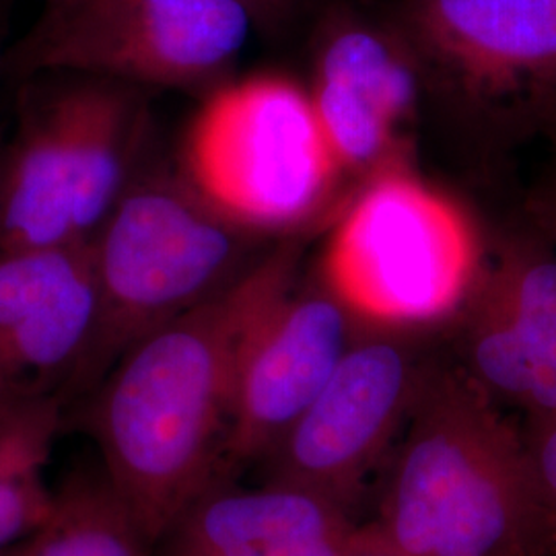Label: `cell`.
Wrapping results in <instances>:
<instances>
[{
  "mask_svg": "<svg viewBox=\"0 0 556 556\" xmlns=\"http://www.w3.org/2000/svg\"><path fill=\"white\" fill-rule=\"evenodd\" d=\"M298 270V245L268 248L227 287L139 338L91 392L87 425L103 477L153 546L217 482L245 342Z\"/></svg>",
  "mask_w": 556,
  "mask_h": 556,
  "instance_id": "6da1fadb",
  "label": "cell"
},
{
  "mask_svg": "<svg viewBox=\"0 0 556 556\" xmlns=\"http://www.w3.org/2000/svg\"><path fill=\"white\" fill-rule=\"evenodd\" d=\"M472 376H425L408 433L361 536L402 556L548 551L523 431Z\"/></svg>",
  "mask_w": 556,
  "mask_h": 556,
  "instance_id": "7a4b0ae2",
  "label": "cell"
},
{
  "mask_svg": "<svg viewBox=\"0 0 556 556\" xmlns=\"http://www.w3.org/2000/svg\"><path fill=\"white\" fill-rule=\"evenodd\" d=\"M184 178H135L89 243L96 332L68 404L89 396L139 338L211 298L268 250Z\"/></svg>",
  "mask_w": 556,
  "mask_h": 556,
  "instance_id": "3957f363",
  "label": "cell"
},
{
  "mask_svg": "<svg viewBox=\"0 0 556 556\" xmlns=\"http://www.w3.org/2000/svg\"><path fill=\"white\" fill-rule=\"evenodd\" d=\"M27 103L0 163V252L87 245L135 181L140 87L59 75Z\"/></svg>",
  "mask_w": 556,
  "mask_h": 556,
  "instance_id": "277c9868",
  "label": "cell"
},
{
  "mask_svg": "<svg viewBox=\"0 0 556 556\" xmlns=\"http://www.w3.org/2000/svg\"><path fill=\"white\" fill-rule=\"evenodd\" d=\"M480 273L470 217L397 155L369 172L321 260V282L361 328L402 334L456 316Z\"/></svg>",
  "mask_w": 556,
  "mask_h": 556,
  "instance_id": "5b68a950",
  "label": "cell"
},
{
  "mask_svg": "<svg viewBox=\"0 0 556 556\" xmlns=\"http://www.w3.org/2000/svg\"><path fill=\"white\" fill-rule=\"evenodd\" d=\"M181 174L223 215L275 238L318 213L342 169L309 91L262 73L215 85L188 128Z\"/></svg>",
  "mask_w": 556,
  "mask_h": 556,
  "instance_id": "8992f818",
  "label": "cell"
},
{
  "mask_svg": "<svg viewBox=\"0 0 556 556\" xmlns=\"http://www.w3.org/2000/svg\"><path fill=\"white\" fill-rule=\"evenodd\" d=\"M254 20L238 0H46L9 66L135 87L219 85Z\"/></svg>",
  "mask_w": 556,
  "mask_h": 556,
  "instance_id": "52a82bcc",
  "label": "cell"
},
{
  "mask_svg": "<svg viewBox=\"0 0 556 556\" xmlns=\"http://www.w3.org/2000/svg\"><path fill=\"white\" fill-rule=\"evenodd\" d=\"M400 334L361 328L318 396L264 457L266 478L305 484L353 507L410 417L422 381Z\"/></svg>",
  "mask_w": 556,
  "mask_h": 556,
  "instance_id": "ba28073f",
  "label": "cell"
},
{
  "mask_svg": "<svg viewBox=\"0 0 556 556\" xmlns=\"http://www.w3.org/2000/svg\"><path fill=\"white\" fill-rule=\"evenodd\" d=\"M357 328L324 282H295L262 316L239 361L217 480L264 462L334 374Z\"/></svg>",
  "mask_w": 556,
  "mask_h": 556,
  "instance_id": "9c48e42d",
  "label": "cell"
},
{
  "mask_svg": "<svg viewBox=\"0 0 556 556\" xmlns=\"http://www.w3.org/2000/svg\"><path fill=\"white\" fill-rule=\"evenodd\" d=\"M98 319L87 245L0 252V415L68 406Z\"/></svg>",
  "mask_w": 556,
  "mask_h": 556,
  "instance_id": "30bf717a",
  "label": "cell"
},
{
  "mask_svg": "<svg viewBox=\"0 0 556 556\" xmlns=\"http://www.w3.org/2000/svg\"><path fill=\"white\" fill-rule=\"evenodd\" d=\"M361 526L353 507L305 484H208L161 534L153 556H349Z\"/></svg>",
  "mask_w": 556,
  "mask_h": 556,
  "instance_id": "8fae6325",
  "label": "cell"
},
{
  "mask_svg": "<svg viewBox=\"0 0 556 556\" xmlns=\"http://www.w3.org/2000/svg\"><path fill=\"white\" fill-rule=\"evenodd\" d=\"M464 309L470 376L530 417L556 415V260L507 254Z\"/></svg>",
  "mask_w": 556,
  "mask_h": 556,
  "instance_id": "7c38bea8",
  "label": "cell"
},
{
  "mask_svg": "<svg viewBox=\"0 0 556 556\" xmlns=\"http://www.w3.org/2000/svg\"><path fill=\"white\" fill-rule=\"evenodd\" d=\"M415 89L396 41L367 23L334 21L319 46L309 96L342 172H371L394 155V132Z\"/></svg>",
  "mask_w": 556,
  "mask_h": 556,
  "instance_id": "4fadbf2b",
  "label": "cell"
},
{
  "mask_svg": "<svg viewBox=\"0 0 556 556\" xmlns=\"http://www.w3.org/2000/svg\"><path fill=\"white\" fill-rule=\"evenodd\" d=\"M418 41L489 89L556 77V0H413Z\"/></svg>",
  "mask_w": 556,
  "mask_h": 556,
  "instance_id": "5bb4252c",
  "label": "cell"
},
{
  "mask_svg": "<svg viewBox=\"0 0 556 556\" xmlns=\"http://www.w3.org/2000/svg\"><path fill=\"white\" fill-rule=\"evenodd\" d=\"M66 406L46 400L0 415V551L34 536L54 509L46 468Z\"/></svg>",
  "mask_w": 556,
  "mask_h": 556,
  "instance_id": "9a60e30c",
  "label": "cell"
},
{
  "mask_svg": "<svg viewBox=\"0 0 556 556\" xmlns=\"http://www.w3.org/2000/svg\"><path fill=\"white\" fill-rule=\"evenodd\" d=\"M31 556H153V544L103 472H77L54 491V509L31 536Z\"/></svg>",
  "mask_w": 556,
  "mask_h": 556,
  "instance_id": "2e32d148",
  "label": "cell"
},
{
  "mask_svg": "<svg viewBox=\"0 0 556 556\" xmlns=\"http://www.w3.org/2000/svg\"><path fill=\"white\" fill-rule=\"evenodd\" d=\"M548 551H556V415L530 417L523 429Z\"/></svg>",
  "mask_w": 556,
  "mask_h": 556,
  "instance_id": "e0dca14e",
  "label": "cell"
},
{
  "mask_svg": "<svg viewBox=\"0 0 556 556\" xmlns=\"http://www.w3.org/2000/svg\"><path fill=\"white\" fill-rule=\"evenodd\" d=\"M238 2L250 11L252 20L256 23V21L273 20L280 13H285L295 0H238Z\"/></svg>",
  "mask_w": 556,
  "mask_h": 556,
  "instance_id": "ac0fdd59",
  "label": "cell"
},
{
  "mask_svg": "<svg viewBox=\"0 0 556 556\" xmlns=\"http://www.w3.org/2000/svg\"><path fill=\"white\" fill-rule=\"evenodd\" d=\"M363 528V526H361ZM349 556H402L394 553V551H388V548H381V546H376V544H371V542H365L363 536L358 540L357 548L351 553Z\"/></svg>",
  "mask_w": 556,
  "mask_h": 556,
  "instance_id": "d6986e66",
  "label": "cell"
},
{
  "mask_svg": "<svg viewBox=\"0 0 556 556\" xmlns=\"http://www.w3.org/2000/svg\"><path fill=\"white\" fill-rule=\"evenodd\" d=\"M0 556H31V538L0 551Z\"/></svg>",
  "mask_w": 556,
  "mask_h": 556,
  "instance_id": "ffe728a7",
  "label": "cell"
}]
</instances>
